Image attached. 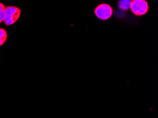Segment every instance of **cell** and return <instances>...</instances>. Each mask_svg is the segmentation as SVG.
I'll list each match as a JSON object with an SVG mask.
<instances>
[{"label":"cell","mask_w":158,"mask_h":118,"mask_svg":"<svg viewBox=\"0 0 158 118\" xmlns=\"http://www.w3.org/2000/svg\"><path fill=\"white\" fill-rule=\"evenodd\" d=\"M21 11L19 7L14 6H6L3 22L6 26H11L17 21L21 16Z\"/></svg>","instance_id":"1"},{"label":"cell","mask_w":158,"mask_h":118,"mask_svg":"<svg viewBox=\"0 0 158 118\" xmlns=\"http://www.w3.org/2000/svg\"><path fill=\"white\" fill-rule=\"evenodd\" d=\"M130 9L135 16H143L149 11V4L146 0H132Z\"/></svg>","instance_id":"2"},{"label":"cell","mask_w":158,"mask_h":118,"mask_svg":"<svg viewBox=\"0 0 158 118\" xmlns=\"http://www.w3.org/2000/svg\"><path fill=\"white\" fill-rule=\"evenodd\" d=\"M113 8L106 3L100 4L94 9V14L97 17L102 21H106L113 15Z\"/></svg>","instance_id":"3"},{"label":"cell","mask_w":158,"mask_h":118,"mask_svg":"<svg viewBox=\"0 0 158 118\" xmlns=\"http://www.w3.org/2000/svg\"><path fill=\"white\" fill-rule=\"evenodd\" d=\"M132 0H119L118 1V7L121 10L127 11L130 9L131 4Z\"/></svg>","instance_id":"4"},{"label":"cell","mask_w":158,"mask_h":118,"mask_svg":"<svg viewBox=\"0 0 158 118\" xmlns=\"http://www.w3.org/2000/svg\"><path fill=\"white\" fill-rule=\"evenodd\" d=\"M8 37L6 31L4 28H0V46L3 45L6 43Z\"/></svg>","instance_id":"5"},{"label":"cell","mask_w":158,"mask_h":118,"mask_svg":"<svg viewBox=\"0 0 158 118\" xmlns=\"http://www.w3.org/2000/svg\"><path fill=\"white\" fill-rule=\"evenodd\" d=\"M6 6L3 3H0V24L3 22L4 18V14H5Z\"/></svg>","instance_id":"6"}]
</instances>
